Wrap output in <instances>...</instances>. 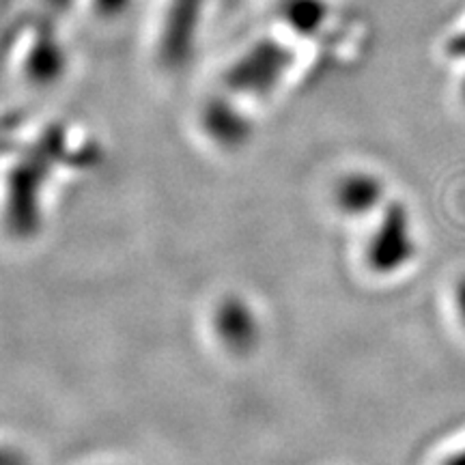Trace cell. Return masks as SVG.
<instances>
[{
	"mask_svg": "<svg viewBox=\"0 0 465 465\" xmlns=\"http://www.w3.org/2000/svg\"><path fill=\"white\" fill-rule=\"evenodd\" d=\"M452 304H455L459 323H461L465 330V274L459 278L455 282V289H452Z\"/></svg>",
	"mask_w": 465,
	"mask_h": 465,
	"instance_id": "4",
	"label": "cell"
},
{
	"mask_svg": "<svg viewBox=\"0 0 465 465\" xmlns=\"http://www.w3.org/2000/svg\"><path fill=\"white\" fill-rule=\"evenodd\" d=\"M441 465H465V446L446 457L444 461H441Z\"/></svg>",
	"mask_w": 465,
	"mask_h": 465,
	"instance_id": "5",
	"label": "cell"
},
{
	"mask_svg": "<svg viewBox=\"0 0 465 465\" xmlns=\"http://www.w3.org/2000/svg\"><path fill=\"white\" fill-rule=\"evenodd\" d=\"M366 257L377 274H394L414 261V224L403 203H391L383 209L380 224L371 235Z\"/></svg>",
	"mask_w": 465,
	"mask_h": 465,
	"instance_id": "1",
	"label": "cell"
},
{
	"mask_svg": "<svg viewBox=\"0 0 465 465\" xmlns=\"http://www.w3.org/2000/svg\"><path fill=\"white\" fill-rule=\"evenodd\" d=\"M216 332L232 351L243 353L254 347L259 336L257 317L242 300H226L216 312Z\"/></svg>",
	"mask_w": 465,
	"mask_h": 465,
	"instance_id": "2",
	"label": "cell"
},
{
	"mask_svg": "<svg viewBox=\"0 0 465 465\" xmlns=\"http://www.w3.org/2000/svg\"><path fill=\"white\" fill-rule=\"evenodd\" d=\"M383 201V183L369 173H356L342 179L336 188V203L349 216H366Z\"/></svg>",
	"mask_w": 465,
	"mask_h": 465,
	"instance_id": "3",
	"label": "cell"
}]
</instances>
